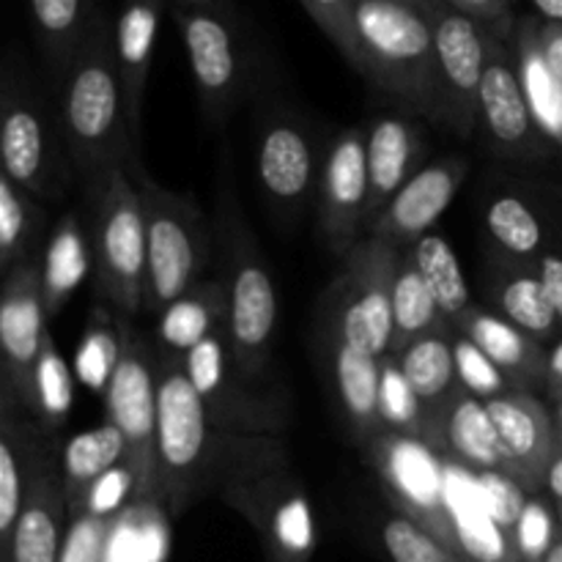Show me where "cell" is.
<instances>
[{"instance_id": "1", "label": "cell", "mask_w": 562, "mask_h": 562, "mask_svg": "<svg viewBox=\"0 0 562 562\" xmlns=\"http://www.w3.org/2000/svg\"><path fill=\"white\" fill-rule=\"evenodd\" d=\"M159 355L157 505L173 516L263 472L289 470L283 437L217 428L179 357Z\"/></svg>"}, {"instance_id": "2", "label": "cell", "mask_w": 562, "mask_h": 562, "mask_svg": "<svg viewBox=\"0 0 562 562\" xmlns=\"http://www.w3.org/2000/svg\"><path fill=\"white\" fill-rule=\"evenodd\" d=\"M115 22L99 5L86 42L53 86L66 140L82 181L140 157L132 140L124 86L115 60Z\"/></svg>"}, {"instance_id": "3", "label": "cell", "mask_w": 562, "mask_h": 562, "mask_svg": "<svg viewBox=\"0 0 562 562\" xmlns=\"http://www.w3.org/2000/svg\"><path fill=\"white\" fill-rule=\"evenodd\" d=\"M0 168L38 201H64L77 173L58 102L16 53L0 77Z\"/></svg>"}, {"instance_id": "4", "label": "cell", "mask_w": 562, "mask_h": 562, "mask_svg": "<svg viewBox=\"0 0 562 562\" xmlns=\"http://www.w3.org/2000/svg\"><path fill=\"white\" fill-rule=\"evenodd\" d=\"M357 66L371 86L437 121V49L431 14L395 0H355Z\"/></svg>"}, {"instance_id": "5", "label": "cell", "mask_w": 562, "mask_h": 562, "mask_svg": "<svg viewBox=\"0 0 562 562\" xmlns=\"http://www.w3.org/2000/svg\"><path fill=\"white\" fill-rule=\"evenodd\" d=\"M217 236L223 245L225 283H228V346L236 368L256 382L272 371L274 333H278V291L272 269L247 225L234 187L220 192Z\"/></svg>"}, {"instance_id": "6", "label": "cell", "mask_w": 562, "mask_h": 562, "mask_svg": "<svg viewBox=\"0 0 562 562\" xmlns=\"http://www.w3.org/2000/svg\"><path fill=\"white\" fill-rule=\"evenodd\" d=\"M88 209V250H91L97 296L119 311L135 316L146 296V220L140 192L126 165H115L82 181Z\"/></svg>"}, {"instance_id": "7", "label": "cell", "mask_w": 562, "mask_h": 562, "mask_svg": "<svg viewBox=\"0 0 562 562\" xmlns=\"http://www.w3.org/2000/svg\"><path fill=\"white\" fill-rule=\"evenodd\" d=\"M146 220V296L143 311L159 313L203 280L212 261V228L206 214L184 192L168 190L146 170L140 157L126 165Z\"/></svg>"}, {"instance_id": "8", "label": "cell", "mask_w": 562, "mask_h": 562, "mask_svg": "<svg viewBox=\"0 0 562 562\" xmlns=\"http://www.w3.org/2000/svg\"><path fill=\"white\" fill-rule=\"evenodd\" d=\"M401 250L366 236L344 256L340 272L327 289L322 333L371 357L393 351V280Z\"/></svg>"}, {"instance_id": "9", "label": "cell", "mask_w": 562, "mask_h": 562, "mask_svg": "<svg viewBox=\"0 0 562 562\" xmlns=\"http://www.w3.org/2000/svg\"><path fill=\"white\" fill-rule=\"evenodd\" d=\"M157 346L121 329L119 357L104 382V409L126 442V461L140 477V503H157Z\"/></svg>"}, {"instance_id": "10", "label": "cell", "mask_w": 562, "mask_h": 562, "mask_svg": "<svg viewBox=\"0 0 562 562\" xmlns=\"http://www.w3.org/2000/svg\"><path fill=\"white\" fill-rule=\"evenodd\" d=\"M192 82L209 119L220 121L245 93L250 60L245 33L228 0L195 5H173Z\"/></svg>"}, {"instance_id": "11", "label": "cell", "mask_w": 562, "mask_h": 562, "mask_svg": "<svg viewBox=\"0 0 562 562\" xmlns=\"http://www.w3.org/2000/svg\"><path fill=\"white\" fill-rule=\"evenodd\" d=\"M181 362L214 426L236 434L283 437L289 426L283 401L236 368L225 329L195 346Z\"/></svg>"}, {"instance_id": "12", "label": "cell", "mask_w": 562, "mask_h": 562, "mask_svg": "<svg viewBox=\"0 0 562 562\" xmlns=\"http://www.w3.org/2000/svg\"><path fill=\"white\" fill-rule=\"evenodd\" d=\"M366 459L376 470L395 510L409 516L415 525L426 527L459 560V538H456L442 456L428 448L423 439L384 434L366 450Z\"/></svg>"}, {"instance_id": "13", "label": "cell", "mask_w": 562, "mask_h": 562, "mask_svg": "<svg viewBox=\"0 0 562 562\" xmlns=\"http://www.w3.org/2000/svg\"><path fill=\"white\" fill-rule=\"evenodd\" d=\"M220 499L256 530L267 562H311L316 552V519L311 497L291 467L247 477Z\"/></svg>"}, {"instance_id": "14", "label": "cell", "mask_w": 562, "mask_h": 562, "mask_svg": "<svg viewBox=\"0 0 562 562\" xmlns=\"http://www.w3.org/2000/svg\"><path fill=\"white\" fill-rule=\"evenodd\" d=\"M434 49H437L439 124L470 137L477 130V99L492 53V33L450 3L431 11Z\"/></svg>"}, {"instance_id": "15", "label": "cell", "mask_w": 562, "mask_h": 562, "mask_svg": "<svg viewBox=\"0 0 562 562\" xmlns=\"http://www.w3.org/2000/svg\"><path fill=\"white\" fill-rule=\"evenodd\" d=\"M47 302H44L42 258L16 267L3 278L0 296V357L3 384L0 398L14 401L25 412L33 406V382L47 340Z\"/></svg>"}, {"instance_id": "16", "label": "cell", "mask_w": 562, "mask_h": 562, "mask_svg": "<svg viewBox=\"0 0 562 562\" xmlns=\"http://www.w3.org/2000/svg\"><path fill=\"white\" fill-rule=\"evenodd\" d=\"M368 179L366 126H346L322 151V170L316 184V220L324 245L340 258L366 239Z\"/></svg>"}, {"instance_id": "17", "label": "cell", "mask_w": 562, "mask_h": 562, "mask_svg": "<svg viewBox=\"0 0 562 562\" xmlns=\"http://www.w3.org/2000/svg\"><path fill=\"white\" fill-rule=\"evenodd\" d=\"M477 130L486 146L510 162H538L554 151L552 143L538 130L525 97L514 47L497 36H492V53L477 99Z\"/></svg>"}, {"instance_id": "18", "label": "cell", "mask_w": 562, "mask_h": 562, "mask_svg": "<svg viewBox=\"0 0 562 562\" xmlns=\"http://www.w3.org/2000/svg\"><path fill=\"white\" fill-rule=\"evenodd\" d=\"M467 173H470V162L464 157H442L428 162L368 223L366 236L390 241L398 250L417 245L423 236L431 234L437 220L448 212Z\"/></svg>"}, {"instance_id": "19", "label": "cell", "mask_w": 562, "mask_h": 562, "mask_svg": "<svg viewBox=\"0 0 562 562\" xmlns=\"http://www.w3.org/2000/svg\"><path fill=\"white\" fill-rule=\"evenodd\" d=\"M322 154L311 132L294 115L278 113L258 132L256 173L269 201L280 212H300L316 195Z\"/></svg>"}, {"instance_id": "20", "label": "cell", "mask_w": 562, "mask_h": 562, "mask_svg": "<svg viewBox=\"0 0 562 562\" xmlns=\"http://www.w3.org/2000/svg\"><path fill=\"white\" fill-rule=\"evenodd\" d=\"M486 409L510 459L514 481L530 494H541L549 467L562 448L547 401L527 390H514L486 401Z\"/></svg>"}, {"instance_id": "21", "label": "cell", "mask_w": 562, "mask_h": 562, "mask_svg": "<svg viewBox=\"0 0 562 562\" xmlns=\"http://www.w3.org/2000/svg\"><path fill=\"white\" fill-rule=\"evenodd\" d=\"M69 499L58 467V448L49 445L38 461L36 477L31 483L22 514L16 519L14 536L0 562H60L64 543L69 536Z\"/></svg>"}, {"instance_id": "22", "label": "cell", "mask_w": 562, "mask_h": 562, "mask_svg": "<svg viewBox=\"0 0 562 562\" xmlns=\"http://www.w3.org/2000/svg\"><path fill=\"white\" fill-rule=\"evenodd\" d=\"M426 445L437 450L445 461L464 467L472 475L503 472L514 477L510 459L499 442L486 404L472 398L464 390L442 412L428 415Z\"/></svg>"}, {"instance_id": "23", "label": "cell", "mask_w": 562, "mask_h": 562, "mask_svg": "<svg viewBox=\"0 0 562 562\" xmlns=\"http://www.w3.org/2000/svg\"><path fill=\"white\" fill-rule=\"evenodd\" d=\"M27 415L31 412L16 406L14 401L0 398V558L14 536L38 461L53 445L47 428Z\"/></svg>"}, {"instance_id": "24", "label": "cell", "mask_w": 562, "mask_h": 562, "mask_svg": "<svg viewBox=\"0 0 562 562\" xmlns=\"http://www.w3.org/2000/svg\"><path fill=\"white\" fill-rule=\"evenodd\" d=\"M324 357H327L329 382L335 401L340 406L346 426L357 448L366 453L373 442L384 437L382 417H379V382H382V360L344 344L335 335L322 333Z\"/></svg>"}, {"instance_id": "25", "label": "cell", "mask_w": 562, "mask_h": 562, "mask_svg": "<svg viewBox=\"0 0 562 562\" xmlns=\"http://www.w3.org/2000/svg\"><path fill=\"white\" fill-rule=\"evenodd\" d=\"M368 179H371V201H368V223L398 195L401 187L420 173L426 165L428 143L426 132L409 115L387 113L366 126Z\"/></svg>"}, {"instance_id": "26", "label": "cell", "mask_w": 562, "mask_h": 562, "mask_svg": "<svg viewBox=\"0 0 562 562\" xmlns=\"http://www.w3.org/2000/svg\"><path fill=\"white\" fill-rule=\"evenodd\" d=\"M165 3L168 0H121V9L113 20L115 60H119L126 115H130L132 140H135L137 151H140L143 135V102H146V86L148 75H151Z\"/></svg>"}, {"instance_id": "27", "label": "cell", "mask_w": 562, "mask_h": 562, "mask_svg": "<svg viewBox=\"0 0 562 562\" xmlns=\"http://www.w3.org/2000/svg\"><path fill=\"white\" fill-rule=\"evenodd\" d=\"M486 296L492 311L541 340L543 346L558 344L562 324L552 300H549L536 263H514L492 256L486 272Z\"/></svg>"}, {"instance_id": "28", "label": "cell", "mask_w": 562, "mask_h": 562, "mask_svg": "<svg viewBox=\"0 0 562 562\" xmlns=\"http://www.w3.org/2000/svg\"><path fill=\"white\" fill-rule=\"evenodd\" d=\"M461 335L472 340L499 371L508 373L521 390L536 393L538 387L547 384V360H549V346L541 340L530 338L497 316L494 311L475 305L464 318L453 324Z\"/></svg>"}, {"instance_id": "29", "label": "cell", "mask_w": 562, "mask_h": 562, "mask_svg": "<svg viewBox=\"0 0 562 562\" xmlns=\"http://www.w3.org/2000/svg\"><path fill=\"white\" fill-rule=\"evenodd\" d=\"M228 329V283L225 278H203L187 294L157 313V351L184 360L195 346Z\"/></svg>"}, {"instance_id": "30", "label": "cell", "mask_w": 562, "mask_h": 562, "mask_svg": "<svg viewBox=\"0 0 562 562\" xmlns=\"http://www.w3.org/2000/svg\"><path fill=\"white\" fill-rule=\"evenodd\" d=\"M538 14H527L516 20L510 47H514L516 71H519L521 88L536 115L538 130L543 132L554 151H562V80L549 64L547 53L538 36Z\"/></svg>"}, {"instance_id": "31", "label": "cell", "mask_w": 562, "mask_h": 562, "mask_svg": "<svg viewBox=\"0 0 562 562\" xmlns=\"http://www.w3.org/2000/svg\"><path fill=\"white\" fill-rule=\"evenodd\" d=\"M33 36L53 86L66 75L97 16V0H27Z\"/></svg>"}, {"instance_id": "32", "label": "cell", "mask_w": 562, "mask_h": 562, "mask_svg": "<svg viewBox=\"0 0 562 562\" xmlns=\"http://www.w3.org/2000/svg\"><path fill=\"white\" fill-rule=\"evenodd\" d=\"M453 324H448L437 333L412 340L404 351L393 355L428 415L442 412L461 393L453 357Z\"/></svg>"}, {"instance_id": "33", "label": "cell", "mask_w": 562, "mask_h": 562, "mask_svg": "<svg viewBox=\"0 0 562 562\" xmlns=\"http://www.w3.org/2000/svg\"><path fill=\"white\" fill-rule=\"evenodd\" d=\"M49 214L42 201L0 173V272L3 278L16 267L42 258L47 241Z\"/></svg>"}, {"instance_id": "34", "label": "cell", "mask_w": 562, "mask_h": 562, "mask_svg": "<svg viewBox=\"0 0 562 562\" xmlns=\"http://www.w3.org/2000/svg\"><path fill=\"white\" fill-rule=\"evenodd\" d=\"M483 225L492 256L514 263H538L543 252H549L547 225L525 198L510 192L494 198L483 214Z\"/></svg>"}, {"instance_id": "35", "label": "cell", "mask_w": 562, "mask_h": 562, "mask_svg": "<svg viewBox=\"0 0 562 562\" xmlns=\"http://www.w3.org/2000/svg\"><path fill=\"white\" fill-rule=\"evenodd\" d=\"M126 461V442L113 423L104 420L102 426L88 428V431L75 434L69 442L60 445L58 467L64 477L66 499L69 510L80 503L82 494L115 464Z\"/></svg>"}, {"instance_id": "36", "label": "cell", "mask_w": 562, "mask_h": 562, "mask_svg": "<svg viewBox=\"0 0 562 562\" xmlns=\"http://www.w3.org/2000/svg\"><path fill=\"white\" fill-rule=\"evenodd\" d=\"M448 324L450 322L439 311L437 300L428 291L412 252L401 250L398 269H395L393 280V351L390 355H398L412 340L423 338L428 333H437V329L448 327Z\"/></svg>"}, {"instance_id": "37", "label": "cell", "mask_w": 562, "mask_h": 562, "mask_svg": "<svg viewBox=\"0 0 562 562\" xmlns=\"http://www.w3.org/2000/svg\"><path fill=\"white\" fill-rule=\"evenodd\" d=\"M406 250L415 258L428 291H431L439 311H442V316L448 318L450 324L464 318L467 313L475 307L459 256H456V250L450 247V241L445 239L442 234H434L431 231V234L423 236L417 245L406 247Z\"/></svg>"}, {"instance_id": "38", "label": "cell", "mask_w": 562, "mask_h": 562, "mask_svg": "<svg viewBox=\"0 0 562 562\" xmlns=\"http://www.w3.org/2000/svg\"><path fill=\"white\" fill-rule=\"evenodd\" d=\"M379 417L387 434L423 439L428 431V409L420 404L412 384L401 373L393 355L382 357V382H379Z\"/></svg>"}, {"instance_id": "39", "label": "cell", "mask_w": 562, "mask_h": 562, "mask_svg": "<svg viewBox=\"0 0 562 562\" xmlns=\"http://www.w3.org/2000/svg\"><path fill=\"white\" fill-rule=\"evenodd\" d=\"M519 562H543L562 541V521L558 503L543 494H530L510 530Z\"/></svg>"}, {"instance_id": "40", "label": "cell", "mask_w": 562, "mask_h": 562, "mask_svg": "<svg viewBox=\"0 0 562 562\" xmlns=\"http://www.w3.org/2000/svg\"><path fill=\"white\" fill-rule=\"evenodd\" d=\"M71 406V382L69 368L64 366L60 355L55 351L53 335L44 340L42 360L36 366V382H33V406L31 415L47 426H60Z\"/></svg>"}, {"instance_id": "41", "label": "cell", "mask_w": 562, "mask_h": 562, "mask_svg": "<svg viewBox=\"0 0 562 562\" xmlns=\"http://www.w3.org/2000/svg\"><path fill=\"white\" fill-rule=\"evenodd\" d=\"M453 357L461 390L470 393L472 398L483 401V404L499 398V395L514 393V390H521L508 373L499 371V368L494 366L467 335H461L459 329L453 333Z\"/></svg>"}, {"instance_id": "42", "label": "cell", "mask_w": 562, "mask_h": 562, "mask_svg": "<svg viewBox=\"0 0 562 562\" xmlns=\"http://www.w3.org/2000/svg\"><path fill=\"white\" fill-rule=\"evenodd\" d=\"M130 503H140V477L130 461H121L82 494L80 503L69 514L71 519L75 516H93V519L113 521V516Z\"/></svg>"}, {"instance_id": "43", "label": "cell", "mask_w": 562, "mask_h": 562, "mask_svg": "<svg viewBox=\"0 0 562 562\" xmlns=\"http://www.w3.org/2000/svg\"><path fill=\"white\" fill-rule=\"evenodd\" d=\"M382 543L393 562H459L439 538H434L426 527L415 525L409 516L398 510L384 519Z\"/></svg>"}, {"instance_id": "44", "label": "cell", "mask_w": 562, "mask_h": 562, "mask_svg": "<svg viewBox=\"0 0 562 562\" xmlns=\"http://www.w3.org/2000/svg\"><path fill=\"white\" fill-rule=\"evenodd\" d=\"M311 20L322 27L324 36L335 44L340 55L357 66V33H355V0H300Z\"/></svg>"}, {"instance_id": "45", "label": "cell", "mask_w": 562, "mask_h": 562, "mask_svg": "<svg viewBox=\"0 0 562 562\" xmlns=\"http://www.w3.org/2000/svg\"><path fill=\"white\" fill-rule=\"evenodd\" d=\"M110 525H113V521L108 519L75 516L69 527V536H66L64 558H60V562H99L104 541H108Z\"/></svg>"}, {"instance_id": "46", "label": "cell", "mask_w": 562, "mask_h": 562, "mask_svg": "<svg viewBox=\"0 0 562 562\" xmlns=\"http://www.w3.org/2000/svg\"><path fill=\"white\" fill-rule=\"evenodd\" d=\"M445 3L470 14L492 36L505 38V42H510V36H514V27L519 16L514 14V3L510 0H445Z\"/></svg>"}, {"instance_id": "47", "label": "cell", "mask_w": 562, "mask_h": 562, "mask_svg": "<svg viewBox=\"0 0 562 562\" xmlns=\"http://www.w3.org/2000/svg\"><path fill=\"white\" fill-rule=\"evenodd\" d=\"M538 274L543 280V289H547L549 300H552L554 311H558L560 324H562V252H543L541 261L536 263Z\"/></svg>"}, {"instance_id": "48", "label": "cell", "mask_w": 562, "mask_h": 562, "mask_svg": "<svg viewBox=\"0 0 562 562\" xmlns=\"http://www.w3.org/2000/svg\"><path fill=\"white\" fill-rule=\"evenodd\" d=\"M541 20V16H538ZM538 36H541V47L547 53L549 64L558 71L562 80V25H552V22H538Z\"/></svg>"}, {"instance_id": "49", "label": "cell", "mask_w": 562, "mask_h": 562, "mask_svg": "<svg viewBox=\"0 0 562 562\" xmlns=\"http://www.w3.org/2000/svg\"><path fill=\"white\" fill-rule=\"evenodd\" d=\"M547 393L562 390V338L558 344L549 346V360H547V384H543Z\"/></svg>"}, {"instance_id": "50", "label": "cell", "mask_w": 562, "mask_h": 562, "mask_svg": "<svg viewBox=\"0 0 562 562\" xmlns=\"http://www.w3.org/2000/svg\"><path fill=\"white\" fill-rule=\"evenodd\" d=\"M543 492L554 499V503L562 505V448L558 453V459L552 461L547 472V481H543Z\"/></svg>"}, {"instance_id": "51", "label": "cell", "mask_w": 562, "mask_h": 562, "mask_svg": "<svg viewBox=\"0 0 562 562\" xmlns=\"http://www.w3.org/2000/svg\"><path fill=\"white\" fill-rule=\"evenodd\" d=\"M536 5V14L543 22H552V25H562V0H530Z\"/></svg>"}, {"instance_id": "52", "label": "cell", "mask_w": 562, "mask_h": 562, "mask_svg": "<svg viewBox=\"0 0 562 562\" xmlns=\"http://www.w3.org/2000/svg\"><path fill=\"white\" fill-rule=\"evenodd\" d=\"M547 406H549V412H552L554 426H558V434H560V445H562V390H554V393H549Z\"/></svg>"}, {"instance_id": "53", "label": "cell", "mask_w": 562, "mask_h": 562, "mask_svg": "<svg viewBox=\"0 0 562 562\" xmlns=\"http://www.w3.org/2000/svg\"><path fill=\"white\" fill-rule=\"evenodd\" d=\"M395 3H404V5H412V9H420L426 11V14H431L434 5L442 3V0H395Z\"/></svg>"}, {"instance_id": "54", "label": "cell", "mask_w": 562, "mask_h": 562, "mask_svg": "<svg viewBox=\"0 0 562 562\" xmlns=\"http://www.w3.org/2000/svg\"><path fill=\"white\" fill-rule=\"evenodd\" d=\"M543 562H562V541L552 549V552H549V558L543 560Z\"/></svg>"}, {"instance_id": "55", "label": "cell", "mask_w": 562, "mask_h": 562, "mask_svg": "<svg viewBox=\"0 0 562 562\" xmlns=\"http://www.w3.org/2000/svg\"><path fill=\"white\" fill-rule=\"evenodd\" d=\"M173 5H195V3H217V0H168Z\"/></svg>"}, {"instance_id": "56", "label": "cell", "mask_w": 562, "mask_h": 562, "mask_svg": "<svg viewBox=\"0 0 562 562\" xmlns=\"http://www.w3.org/2000/svg\"><path fill=\"white\" fill-rule=\"evenodd\" d=\"M558 510H560V521H562V505H558Z\"/></svg>"}, {"instance_id": "57", "label": "cell", "mask_w": 562, "mask_h": 562, "mask_svg": "<svg viewBox=\"0 0 562 562\" xmlns=\"http://www.w3.org/2000/svg\"><path fill=\"white\" fill-rule=\"evenodd\" d=\"M510 3H516V0H510Z\"/></svg>"}]
</instances>
